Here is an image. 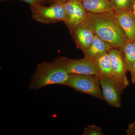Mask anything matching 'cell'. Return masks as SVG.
<instances>
[{
	"instance_id": "30bf717a",
	"label": "cell",
	"mask_w": 135,
	"mask_h": 135,
	"mask_svg": "<svg viewBox=\"0 0 135 135\" xmlns=\"http://www.w3.org/2000/svg\"><path fill=\"white\" fill-rule=\"evenodd\" d=\"M114 15L126 34L128 40L135 39V20L130 10L122 9L116 11Z\"/></svg>"
},
{
	"instance_id": "9a60e30c",
	"label": "cell",
	"mask_w": 135,
	"mask_h": 135,
	"mask_svg": "<svg viewBox=\"0 0 135 135\" xmlns=\"http://www.w3.org/2000/svg\"><path fill=\"white\" fill-rule=\"evenodd\" d=\"M115 11L127 9L130 10L133 5V0H110Z\"/></svg>"
},
{
	"instance_id": "4fadbf2b",
	"label": "cell",
	"mask_w": 135,
	"mask_h": 135,
	"mask_svg": "<svg viewBox=\"0 0 135 135\" xmlns=\"http://www.w3.org/2000/svg\"><path fill=\"white\" fill-rule=\"evenodd\" d=\"M112 48L110 45L95 35L91 45L88 49L83 51L84 56L91 59L103 52H108Z\"/></svg>"
},
{
	"instance_id": "ba28073f",
	"label": "cell",
	"mask_w": 135,
	"mask_h": 135,
	"mask_svg": "<svg viewBox=\"0 0 135 135\" xmlns=\"http://www.w3.org/2000/svg\"><path fill=\"white\" fill-rule=\"evenodd\" d=\"M62 3L69 17L68 21L64 23L69 29L85 21L88 12L82 2L77 0H70Z\"/></svg>"
},
{
	"instance_id": "5b68a950",
	"label": "cell",
	"mask_w": 135,
	"mask_h": 135,
	"mask_svg": "<svg viewBox=\"0 0 135 135\" xmlns=\"http://www.w3.org/2000/svg\"><path fill=\"white\" fill-rule=\"evenodd\" d=\"M99 83L104 100L113 107L119 108L124 89L115 79L99 75Z\"/></svg>"
},
{
	"instance_id": "8992f818",
	"label": "cell",
	"mask_w": 135,
	"mask_h": 135,
	"mask_svg": "<svg viewBox=\"0 0 135 135\" xmlns=\"http://www.w3.org/2000/svg\"><path fill=\"white\" fill-rule=\"evenodd\" d=\"M69 30L77 48L83 52L89 47L95 34L85 22L73 26Z\"/></svg>"
},
{
	"instance_id": "ffe728a7",
	"label": "cell",
	"mask_w": 135,
	"mask_h": 135,
	"mask_svg": "<svg viewBox=\"0 0 135 135\" xmlns=\"http://www.w3.org/2000/svg\"><path fill=\"white\" fill-rule=\"evenodd\" d=\"M130 11L135 20V0H133V5Z\"/></svg>"
},
{
	"instance_id": "52a82bcc",
	"label": "cell",
	"mask_w": 135,
	"mask_h": 135,
	"mask_svg": "<svg viewBox=\"0 0 135 135\" xmlns=\"http://www.w3.org/2000/svg\"><path fill=\"white\" fill-rule=\"evenodd\" d=\"M108 53L110 59L114 79L125 89L129 85V81L126 75L127 71L122 52L120 50L112 49Z\"/></svg>"
},
{
	"instance_id": "3957f363",
	"label": "cell",
	"mask_w": 135,
	"mask_h": 135,
	"mask_svg": "<svg viewBox=\"0 0 135 135\" xmlns=\"http://www.w3.org/2000/svg\"><path fill=\"white\" fill-rule=\"evenodd\" d=\"M63 85L99 100H104L99 83V75L70 74L69 78Z\"/></svg>"
},
{
	"instance_id": "7a4b0ae2",
	"label": "cell",
	"mask_w": 135,
	"mask_h": 135,
	"mask_svg": "<svg viewBox=\"0 0 135 135\" xmlns=\"http://www.w3.org/2000/svg\"><path fill=\"white\" fill-rule=\"evenodd\" d=\"M68 60L65 57L58 56L51 62L38 64L28 88L38 90L52 84L63 85L70 75L67 70Z\"/></svg>"
},
{
	"instance_id": "2e32d148",
	"label": "cell",
	"mask_w": 135,
	"mask_h": 135,
	"mask_svg": "<svg viewBox=\"0 0 135 135\" xmlns=\"http://www.w3.org/2000/svg\"><path fill=\"white\" fill-rule=\"evenodd\" d=\"M83 135H104L101 128L94 125H89L84 128Z\"/></svg>"
},
{
	"instance_id": "6da1fadb",
	"label": "cell",
	"mask_w": 135,
	"mask_h": 135,
	"mask_svg": "<svg viewBox=\"0 0 135 135\" xmlns=\"http://www.w3.org/2000/svg\"><path fill=\"white\" fill-rule=\"evenodd\" d=\"M84 22L95 35L109 43L113 49L121 50L128 40L114 13L95 14L88 12Z\"/></svg>"
},
{
	"instance_id": "8fae6325",
	"label": "cell",
	"mask_w": 135,
	"mask_h": 135,
	"mask_svg": "<svg viewBox=\"0 0 135 135\" xmlns=\"http://www.w3.org/2000/svg\"><path fill=\"white\" fill-rule=\"evenodd\" d=\"M82 3L87 11L95 14L114 13L110 0H83Z\"/></svg>"
},
{
	"instance_id": "277c9868",
	"label": "cell",
	"mask_w": 135,
	"mask_h": 135,
	"mask_svg": "<svg viewBox=\"0 0 135 135\" xmlns=\"http://www.w3.org/2000/svg\"><path fill=\"white\" fill-rule=\"evenodd\" d=\"M32 18L37 22L49 24L57 22H67L68 15L63 4L55 3L49 7L42 5L31 6Z\"/></svg>"
},
{
	"instance_id": "9c48e42d",
	"label": "cell",
	"mask_w": 135,
	"mask_h": 135,
	"mask_svg": "<svg viewBox=\"0 0 135 135\" xmlns=\"http://www.w3.org/2000/svg\"><path fill=\"white\" fill-rule=\"evenodd\" d=\"M67 70L69 74L100 75L93 59L87 57L79 59L68 58Z\"/></svg>"
},
{
	"instance_id": "44dd1931",
	"label": "cell",
	"mask_w": 135,
	"mask_h": 135,
	"mask_svg": "<svg viewBox=\"0 0 135 135\" xmlns=\"http://www.w3.org/2000/svg\"><path fill=\"white\" fill-rule=\"evenodd\" d=\"M54 3H64L70 1V0H51Z\"/></svg>"
},
{
	"instance_id": "5bb4252c",
	"label": "cell",
	"mask_w": 135,
	"mask_h": 135,
	"mask_svg": "<svg viewBox=\"0 0 135 135\" xmlns=\"http://www.w3.org/2000/svg\"><path fill=\"white\" fill-rule=\"evenodd\" d=\"M123 54V59L127 71H129L135 60V39L128 40L120 50Z\"/></svg>"
},
{
	"instance_id": "ac0fdd59",
	"label": "cell",
	"mask_w": 135,
	"mask_h": 135,
	"mask_svg": "<svg viewBox=\"0 0 135 135\" xmlns=\"http://www.w3.org/2000/svg\"><path fill=\"white\" fill-rule=\"evenodd\" d=\"M126 132L127 135H135V121L129 124Z\"/></svg>"
},
{
	"instance_id": "e0dca14e",
	"label": "cell",
	"mask_w": 135,
	"mask_h": 135,
	"mask_svg": "<svg viewBox=\"0 0 135 135\" xmlns=\"http://www.w3.org/2000/svg\"><path fill=\"white\" fill-rule=\"evenodd\" d=\"M21 1L26 2L31 6H34V5H42L43 3L51 0H21Z\"/></svg>"
},
{
	"instance_id": "d6986e66",
	"label": "cell",
	"mask_w": 135,
	"mask_h": 135,
	"mask_svg": "<svg viewBox=\"0 0 135 135\" xmlns=\"http://www.w3.org/2000/svg\"><path fill=\"white\" fill-rule=\"evenodd\" d=\"M130 73L131 80L133 84L135 83V60L131 68L129 71Z\"/></svg>"
},
{
	"instance_id": "7c38bea8",
	"label": "cell",
	"mask_w": 135,
	"mask_h": 135,
	"mask_svg": "<svg viewBox=\"0 0 135 135\" xmlns=\"http://www.w3.org/2000/svg\"><path fill=\"white\" fill-rule=\"evenodd\" d=\"M93 60L100 75L114 79L108 52H103L97 55L94 57Z\"/></svg>"
},
{
	"instance_id": "7402d4cb",
	"label": "cell",
	"mask_w": 135,
	"mask_h": 135,
	"mask_svg": "<svg viewBox=\"0 0 135 135\" xmlns=\"http://www.w3.org/2000/svg\"><path fill=\"white\" fill-rule=\"evenodd\" d=\"M77 1H79L80 2H82L83 0H77Z\"/></svg>"
}]
</instances>
